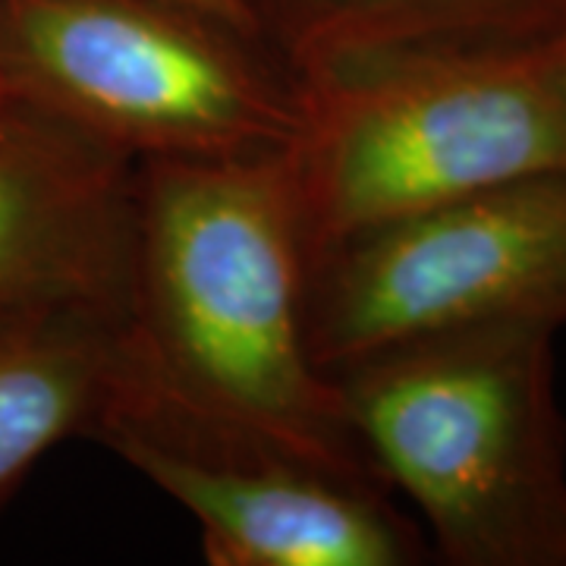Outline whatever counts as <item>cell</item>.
I'll use <instances>...</instances> for the list:
<instances>
[{"mask_svg":"<svg viewBox=\"0 0 566 566\" xmlns=\"http://www.w3.org/2000/svg\"><path fill=\"white\" fill-rule=\"evenodd\" d=\"M296 76L397 54L545 51L566 39V0H245Z\"/></svg>","mask_w":566,"mask_h":566,"instance_id":"9c48e42d","label":"cell"},{"mask_svg":"<svg viewBox=\"0 0 566 566\" xmlns=\"http://www.w3.org/2000/svg\"><path fill=\"white\" fill-rule=\"evenodd\" d=\"M554 73H557V85H560V95L566 102V39L554 48Z\"/></svg>","mask_w":566,"mask_h":566,"instance_id":"8fae6325","label":"cell"},{"mask_svg":"<svg viewBox=\"0 0 566 566\" xmlns=\"http://www.w3.org/2000/svg\"><path fill=\"white\" fill-rule=\"evenodd\" d=\"M199 526L211 566H419L431 545L375 469L223 428L139 381L95 438Z\"/></svg>","mask_w":566,"mask_h":566,"instance_id":"8992f818","label":"cell"},{"mask_svg":"<svg viewBox=\"0 0 566 566\" xmlns=\"http://www.w3.org/2000/svg\"><path fill=\"white\" fill-rule=\"evenodd\" d=\"M0 80L129 161L281 155L303 126L296 70L180 0H0Z\"/></svg>","mask_w":566,"mask_h":566,"instance_id":"277c9868","label":"cell"},{"mask_svg":"<svg viewBox=\"0 0 566 566\" xmlns=\"http://www.w3.org/2000/svg\"><path fill=\"white\" fill-rule=\"evenodd\" d=\"M180 3H189V7L205 10V13H211V17H218V20L230 22V25H237V29H243V32L259 35V29H255V20H252V13H249V3H245V0H180ZM259 39H262V35H259Z\"/></svg>","mask_w":566,"mask_h":566,"instance_id":"30bf717a","label":"cell"},{"mask_svg":"<svg viewBox=\"0 0 566 566\" xmlns=\"http://www.w3.org/2000/svg\"><path fill=\"white\" fill-rule=\"evenodd\" d=\"M7 104V88H3V80H0V107Z\"/></svg>","mask_w":566,"mask_h":566,"instance_id":"7c38bea8","label":"cell"},{"mask_svg":"<svg viewBox=\"0 0 566 566\" xmlns=\"http://www.w3.org/2000/svg\"><path fill=\"white\" fill-rule=\"evenodd\" d=\"M126 368L129 334L117 305L0 312V510L54 447L95 438Z\"/></svg>","mask_w":566,"mask_h":566,"instance_id":"ba28073f","label":"cell"},{"mask_svg":"<svg viewBox=\"0 0 566 566\" xmlns=\"http://www.w3.org/2000/svg\"><path fill=\"white\" fill-rule=\"evenodd\" d=\"M136 161L35 104L0 107V312L123 308Z\"/></svg>","mask_w":566,"mask_h":566,"instance_id":"52a82bcc","label":"cell"},{"mask_svg":"<svg viewBox=\"0 0 566 566\" xmlns=\"http://www.w3.org/2000/svg\"><path fill=\"white\" fill-rule=\"evenodd\" d=\"M557 331L482 324L331 371L375 472L447 566H566Z\"/></svg>","mask_w":566,"mask_h":566,"instance_id":"7a4b0ae2","label":"cell"},{"mask_svg":"<svg viewBox=\"0 0 566 566\" xmlns=\"http://www.w3.org/2000/svg\"><path fill=\"white\" fill-rule=\"evenodd\" d=\"M322 371L482 324L566 331V170L501 182L331 245L305 264Z\"/></svg>","mask_w":566,"mask_h":566,"instance_id":"5b68a950","label":"cell"},{"mask_svg":"<svg viewBox=\"0 0 566 566\" xmlns=\"http://www.w3.org/2000/svg\"><path fill=\"white\" fill-rule=\"evenodd\" d=\"M554 48L397 54L300 76L303 126L283 158L305 264L428 208L566 170Z\"/></svg>","mask_w":566,"mask_h":566,"instance_id":"3957f363","label":"cell"},{"mask_svg":"<svg viewBox=\"0 0 566 566\" xmlns=\"http://www.w3.org/2000/svg\"><path fill=\"white\" fill-rule=\"evenodd\" d=\"M281 155L136 161L123 318L139 381L223 428L375 469L305 340Z\"/></svg>","mask_w":566,"mask_h":566,"instance_id":"6da1fadb","label":"cell"}]
</instances>
